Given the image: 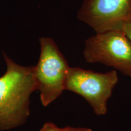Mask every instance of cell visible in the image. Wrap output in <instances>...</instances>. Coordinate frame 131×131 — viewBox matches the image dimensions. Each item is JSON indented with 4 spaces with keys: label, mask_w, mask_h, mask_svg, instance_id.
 Instances as JSON below:
<instances>
[{
    "label": "cell",
    "mask_w": 131,
    "mask_h": 131,
    "mask_svg": "<svg viewBox=\"0 0 131 131\" xmlns=\"http://www.w3.org/2000/svg\"><path fill=\"white\" fill-rule=\"evenodd\" d=\"M6 71L0 77V131L24 124L30 116V96L37 91L34 66H23L3 54Z\"/></svg>",
    "instance_id": "1"
},
{
    "label": "cell",
    "mask_w": 131,
    "mask_h": 131,
    "mask_svg": "<svg viewBox=\"0 0 131 131\" xmlns=\"http://www.w3.org/2000/svg\"><path fill=\"white\" fill-rule=\"evenodd\" d=\"M40 43V58L33 69L41 102L44 107H47L66 91L70 67L53 40L42 37Z\"/></svg>",
    "instance_id": "2"
},
{
    "label": "cell",
    "mask_w": 131,
    "mask_h": 131,
    "mask_svg": "<svg viewBox=\"0 0 131 131\" xmlns=\"http://www.w3.org/2000/svg\"><path fill=\"white\" fill-rule=\"evenodd\" d=\"M83 55L89 63H101L131 77V42L121 30L96 33L85 41Z\"/></svg>",
    "instance_id": "3"
},
{
    "label": "cell",
    "mask_w": 131,
    "mask_h": 131,
    "mask_svg": "<svg viewBox=\"0 0 131 131\" xmlns=\"http://www.w3.org/2000/svg\"><path fill=\"white\" fill-rule=\"evenodd\" d=\"M118 81L117 71L96 72L79 67H70L66 90L83 96L98 115L107 112V101Z\"/></svg>",
    "instance_id": "4"
},
{
    "label": "cell",
    "mask_w": 131,
    "mask_h": 131,
    "mask_svg": "<svg viewBox=\"0 0 131 131\" xmlns=\"http://www.w3.org/2000/svg\"><path fill=\"white\" fill-rule=\"evenodd\" d=\"M77 18L95 33L121 30L131 19V0H83Z\"/></svg>",
    "instance_id": "5"
},
{
    "label": "cell",
    "mask_w": 131,
    "mask_h": 131,
    "mask_svg": "<svg viewBox=\"0 0 131 131\" xmlns=\"http://www.w3.org/2000/svg\"><path fill=\"white\" fill-rule=\"evenodd\" d=\"M40 131H63V128H60L52 122H46L44 124Z\"/></svg>",
    "instance_id": "6"
},
{
    "label": "cell",
    "mask_w": 131,
    "mask_h": 131,
    "mask_svg": "<svg viewBox=\"0 0 131 131\" xmlns=\"http://www.w3.org/2000/svg\"><path fill=\"white\" fill-rule=\"evenodd\" d=\"M121 30H122L126 34L131 42V19L126 21L123 25Z\"/></svg>",
    "instance_id": "7"
},
{
    "label": "cell",
    "mask_w": 131,
    "mask_h": 131,
    "mask_svg": "<svg viewBox=\"0 0 131 131\" xmlns=\"http://www.w3.org/2000/svg\"><path fill=\"white\" fill-rule=\"evenodd\" d=\"M63 131H93L92 129L86 127H75L66 126L63 128Z\"/></svg>",
    "instance_id": "8"
}]
</instances>
